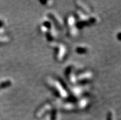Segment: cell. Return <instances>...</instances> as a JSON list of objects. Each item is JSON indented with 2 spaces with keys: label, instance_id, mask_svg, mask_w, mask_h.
<instances>
[{
  "label": "cell",
  "instance_id": "1",
  "mask_svg": "<svg viewBox=\"0 0 121 120\" xmlns=\"http://www.w3.org/2000/svg\"><path fill=\"white\" fill-rule=\"evenodd\" d=\"M47 83L49 85V87H51V88H52V89L54 90V92L56 94H57V95H58L59 96L62 97H67V92L63 88V87L61 86L60 83H58L57 81L53 80L51 78L47 80Z\"/></svg>",
  "mask_w": 121,
  "mask_h": 120
},
{
  "label": "cell",
  "instance_id": "3",
  "mask_svg": "<svg viewBox=\"0 0 121 120\" xmlns=\"http://www.w3.org/2000/svg\"><path fill=\"white\" fill-rule=\"evenodd\" d=\"M49 109H51V105L49 104H46L44 106H43L41 107V109H39V111L37 112V116H41L45 114L46 112H48V110Z\"/></svg>",
  "mask_w": 121,
  "mask_h": 120
},
{
  "label": "cell",
  "instance_id": "2",
  "mask_svg": "<svg viewBox=\"0 0 121 120\" xmlns=\"http://www.w3.org/2000/svg\"><path fill=\"white\" fill-rule=\"evenodd\" d=\"M92 74L90 72H86L84 74H82L78 78V80L79 81V82L81 83H85V82H88L90 80L92 79Z\"/></svg>",
  "mask_w": 121,
  "mask_h": 120
},
{
  "label": "cell",
  "instance_id": "4",
  "mask_svg": "<svg viewBox=\"0 0 121 120\" xmlns=\"http://www.w3.org/2000/svg\"><path fill=\"white\" fill-rule=\"evenodd\" d=\"M76 51L78 52V53H86V52H87V49L84 47H78L76 49Z\"/></svg>",
  "mask_w": 121,
  "mask_h": 120
}]
</instances>
